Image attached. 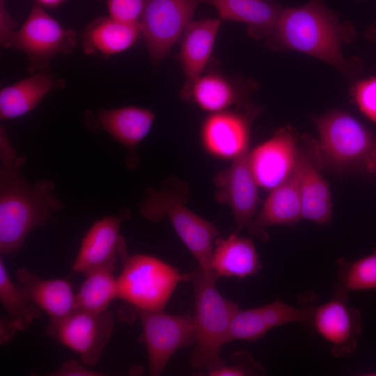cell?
Returning <instances> with one entry per match:
<instances>
[{"label": "cell", "instance_id": "1", "mask_svg": "<svg viewBox=\"0 0 376 376\" xmlns=\"http://www.w3.org/2000/svg\"><path fill=\"white\" fill-rule=\"evenodd\" d=\"M0 253L13 254L35 228L45 226L63 208L54 192V182L41 180L33 185L21 169L26 159L12 147L3 127L0 128Z\"/></svg>", "mask_w": 376, "mask_h": 376}, {"label": "cell", "instance_id": "2", "mask_svg": "<svg viewBox=\"0 0 376 376\" xmlns=\"http://www.w3.org/2000/svg\"><path fill=\"white\" fill-rule=\"evenodd\" d=\"M219 277L211 271L207 274L198 267L189 273L188 281L193 288L195 342L190 363L207 373L225 364L220 352L227 338L232 320L240 310L238 304L225 298L218 291Z\"/></svg>", "mask_w": 376, "mask_h": 376}, {"label": "cell", "instance_id": "3", "mask_svg": "<svg viewBox=\"0 0 376 376\" xmlns=\"http://www.w3.org/2000/svg\"><path fill=\"white\" fill-rule=\"evenodd\" d=\"M332 13L320 0L283 9L275 34L285 47L322 59L343 69L341 35Z\"/></svg>", "mask_w": 376, "mask_h": 376}, {"label": "cell", "instance_id": "4", "mask_svg": "<svg viewBox=\"0 0 376 376\" xmlns=\"http://www.w3.org/2000/svg\"><path fill=\"white\" fill-rule=\"evenodd\" d=\"M187 189L164 187L148 189L139 204L141 215L152 222L167 217L176 233L196 258L203 272H211L210 260L215 240L220 236L218 228L198 216L185 204Z\"/></svg>", "mask_w": 376, "mask_h": 376}, {"label": "cell", "instance_id": "5", "mask_svg": "<svg viewBox=\"0 0 376 376\" xmlns=\"http://www.w3.org/2000/svg\"><path fill=\"white\" fill-rule=\"evenodd\" d=\"M119 257L123 268L117 277L118 298L137 310L164 311L178 283L189 278V273L182 274L155 256H129L125 244Z\"/></svg>", "mask_w": 376, "mask_h": 376}, {"label": "cell", "instance_id": "6", "mask_svg": "<svg viewBox=\"0 0 376 376\" xmlns=\"http://www.w3.org/2000/svg\"><path fill=\"white\" fill-rule=\"evenodd\" d=\"M315 125L320 137L317 152L321 160L336 168L367 169L376 139L360 122L334 111L318 118Z\"/></svg>", "mask_w": 376, "mask_h": 376}, {"label": "cell", "instance_id": "7", "mask_svg": "<svg viewBox=\"0 0 376 376\" xmlns=\"http://www.w3.org/2000/svg\"><path fill=\"white\" fill-rule=\"evenodd\" d=\"M0 38L4 47L26 54L32 71L46 68L50 60L60 54L71 53L77 44L75 31L61 26L37 3H33L19 30Z\"/></svg>", "mask_w": 376, "mask_h": 376}, {"label": "cell", "instance_id": "8", "mask_svg": "<svg viewBox=\"0 0 376 376\" xmlns=\"http://www.w3.org/2000/svg\"><path fill=\"white\" fill-rule=\"evenodd\" d=\"M114 327V316L109 310L93 313L75 308L63 318L49 320L48 336L76 352L85 365L100 359Z\"/></svg>", "mask_w": 376, "mask_h": 376}, {"label": "cell", "instance_id": "9", "mask_svg": "<svg viewBox=\"0 0 376 376\" xmlns=\"http://www.w3.org/2000/svg\"><path fill=\"white\" fill-rule=\"evenodd\" d=\"M142 326L149 373L160 375L173 354L194 344L196 327L190 313L171 315L163 311L137 310Z\"/></svg>", "mask_w": 376, "mask_h": 376}, {"label": "cell", "instance_id": "10", "mask_svg": "<svg viewBox=\"0 0 376 376\" xmlns=\"http://www.w3.org/2000/svg\"><path fill=\"white\" fill-rule=\"evenodd\" d=\"M200 3L203 0H146L140 26L152 63L169 55L193 20Z\"/></svg>", "mask_w": 376, "mask_h": 376}, {"label": "cell", "instance_id": "11", "mask_svg": "<svg viewBox=\"0 0 376 376\" xmlns=\"http://www.w3.org/2000/svg\"><path fill=\"white\" fill-rule=\"evenodd\" d=\"M348 292L337 285L331 299L314 308L311 318L317 332L330 344L331 353L337 357L353 353L362 332L361 313L348 306Z\"/></svg>", "mask_w": 376, "mask_h": 376}, {"label": "cell", "instance_id": "12", "mask_svg": "<svg viewBox=\"0 0 376 376\" xmlns=\"http://www.w3.org/2000/svg\"><path fill=\"white\" fill-rule=\"evenodd\" d=\"M249 150L232 160L230 166L212 179L215 201L229 206L235 221V233L249 228L256 217L258 185L249 162Z\"/></svg>", "mask_w": 376, "mask_h": 376}, {"label": "cell", "instance_id": "13", "mask_svg": "<svg viewBox=\"0 0 376 376\" xmlns=\"http://www.w3.org/2000/svg\"><path fill=\"white\" fill-rule=\"evenodd\" d=\"M300 150L297 136L281 128L249 152V162L259 187L271 190L284 181L294 169Z\"/></svg>", "mask_w": 376, "mask_h": 376}, {"label": "cell", "instance_id": "14", "mask_svg": "<svg viewBox=\"0 0 376 376\" xmlns=\"http://www.w3.org/2000/svg\"><path fill=\"white\" fill-rule=\"evenodd\" d=\"M248 114L233 109L210 113L200 130L203 149L215 158L231 161L249 150Z\"/></svg>", "mask_w": 376, "mask_h": 376}, {"label": "cell", "instance_id": "15", "mask_svg": "<svg viewBox=\"0 0 376 376\" xmlns=\"http://www.w3.org/2000/svg\"><path fill=\"white\" fill-rule=\"evenodd\" d=\"M301 173L302 154L299 151L292 172L284 181L270 190L247 230L250 234L267 240V228L276 225L294 226L302 218Z\"/></svg>", "mask_w": 376, "mask_h": 376}, {"label": "cell", "instance_id": "16", "mask_svg": "<svg viewBox=\"0 0 376 376\" xmlns=\"http://www.w3.org/2000/svg\"><path fill=\"white\" fill-rule=\"evenodd\" d=\"M313 309L296 308L279 299L256 308L240 309L232 320L227 343L254 341L276 327L292 322L308 323Z\"/></svg>", "mask_w": 376, "mask_h": 376}, {"label": "cell", "instance_id": "17", "mask_svg": "<svg viewBox=\"0 0 376 376\" xmlns=\"http://www.w3.org/2000/svg\"><path fill=\"white\" fill-rule=\"evenodd\" d=\"M221 23L217 18L192 20L180 40V50L175 57L185 75L180 96L187 102L192 85L210 61Z\"/></svg>", "mask_w": 376, "mask_h": 376}, {"label": "cell", "instance_id": "18", "mask_svg": "<svg viewBox=\"0 0 376 376\" xmlns=\"http://www.w3.org/2000/svg\"><path fill=\"white\" fill-rule=\"evenodd\" d=\"M122 219L107 216L95 221L83 237L72 266L73 272L84 275L108 265H116L121 247L125 244L120 234Z\"/></svg>", "mask_w": 376, "mask_h": 376}, {"label": "cell", "instance_id": "19", "mask_svg": "<svg viewBox=\"0 0 376 376\" xmlns=\"http://www.w3.org/2000/svg\"><path fill=\"white\" fill-rule=\"evenodd\" d=\"M22 289L51 320L64 318L75 309V294L71 283L61 279H44L23 267L16 270Z\"/></svg>", "mask_w": 376, "mask_h": 376}, {"label": "cell", "instance_id": "20", "mask_svg": "<svg viewBox=\"0 0 376 376\" xmlns=\"http://www.w3.org/2000/svg\"><path fill=\"white\" fill-rule=\"evenodd\" d=\"M212 5L224 21L247 25L249 34L256 38L274 33L283 9L265 0H203Z\"/></svg>", "mask_w": 376, "mask_h": 376}, {"label": "cell", "instance_id": "21", "mask_svg": "<svg viewBox=\"0 0 376 376\" xmlns=\"http://www.w3.org/2000/svg\"><path fill=\"white\" fill-rule=\"evenodd\" d=\"M262 269L253 241L233 233L226 238L218 237L214 244L210 269L220 276L243 279Z\"/></svg>", "mask_w": 376, "mask_h": 376}, {"label": "cell", "instance_id": "22", "mask_svg": "<svg viewBox=\"0 0 376 376\" xmlns=\"http://www.w3.org/2000/svg\"><path fill=\"white\" fill-rule=\"evenodd\" d=\"M97 117L100 126L128 149L132 158L136 157V147L149 134L155 114L148 109L127 106L102 109Z\"/></svg>", "mask_w": 376, "mask_h": 376}, {"label": "cell", "instance_id": "23", "mask_svg": "<svg viewBox=\"0 0 376 376\" xmlns=\"http://www.w3.org/2000/svg\"><path fill=\"white\" fill-rule=\"evenodd\" d=\"M142 37L140 24L118 21L111 17L95 19L86 27L83 48L86 54L108 58L132 47Z\"/></svg>", "mask_w": 376, "mask_h": 376}, {"label": "cell", "instance_id": "24", "mask_svg": "<svg viewBox=\"0 0 376 376\" xmlns=\"http://www.w3.org/2000/svg\"><path fill=\"white\" fill-rule=\"evenodd\" d=\"M58 81L46 71H40L0 91V118L22 116L34 109Z\"/></svg>", "mask_w": 376, "mask_h": 376}, {"label": "cell", "instance_id": "25", "mask_svg": "<svg viewBox=\"0 0 376 376\" xmlns=\"http://www.w3.org/2000/svg\"><path fill=\"white\" fill-rule=\"evenodd\" d=\"M301 197L302 218L317 224H328L332 217V203L328 182L320 174L311 155L301 151Z\"/></svg>", "mask_w": 376, "mask_h": 376}, {"label": "cell", "instance_id": "26", "mask_svg": "<svg viewBox=\"0 0 376 376\" xmlns=\"http://www.w3.org/2000/svg\"><path fill=\"white\" fill-rule=\"evenodd\" d=\"M187 102L210 113L241 107L240 95L234 81L214 70L203 72L194 81Z\"/></svg>", "mask_w": 376, "mask_h": 376}, {"label": "cell", "instance_id": "27", "mask_svg": "<svg viewBox=\"0 0 376 376\" xmlns=\"http://www.w3.org/2000/svg\"><path fill=\"white\" fill-rule=\"evenodd\" d=\"M115 265H104L84 274L85 279L75 294V308L99 313L108 310L118 298Z\"/></svg>", "mask_w": 376, "mask_h": 376}, {"label": "cell", "instance_id": "28", "mask_svg": "<svg viewBox=\"0 0 376 376\" xmlns=\"http://www.w3.org/2000/svg\"><path fill=\"white\" fill-rule=\"evenodd\" d=\"M0 301L7 319L17 331L26 329L40 315V308L24 293L19 284L13 282L2 256L0 258Z\"/></svg>", "mask_w": 376, "mask_h": 376}, {"label": "cell", "instance_id": "29", "mask_svg": "<svg viewBox=\"0 0 376 376\" xmlns=\"http://www.w3.org/2000/svg\"><path fill=\"white\" fill-rule=\"evenodd\" d=\"M337 276L348 291L376 288V246L372 253L354 261L340 258L337 261Z\"/></svg>", "mask_w": 376, "mask_h": 376}, {"label": "cell", "instance_id": "30", "mask_svg": "<svg viewBox=\"0 0 376 376\" xmlns=\"http://www.w3.org/2000/svg\"><path fill=\"white\" fill-rule=\"evenodd\" d=\"M233 364H226L208 373L210 376H240L260 375L264 371L260 365L246 352H239L233 356Z\"/></svg>", "mask_w": 376, "mask_h": 376}, {"label": "cell", "instance_id": "31", "mask_svg": "<svg viewBox=\"0 0 376 376\" xmlns=\"http://www.w3.org/2000/svg\"><path fill=\"white\" fill-rule=\"evenodd\" d=\"M109 17L125 23L140 24L146 0H106Z\"/></svg>", "mask_w": 376, "mask_h": 376}, {"label": "cell", "instance_id": "32", "mask_svg": "<svg viewBox=\"0 0 376 376\" xmlns=\"http://www.w3.org/2000/svg\"><path fill=\"white\" fill-rule=\"evenodd\" d=\"M354 97L360 111L376 123V77L359 81L354 89Z\"/></svg>", "mask_w": 376, "mask_h": 376}, {"label": "cell", "instance_id": "33", "mask_svg": "<svg viewBox=\"0 0 376 376\" xmlns=\"http://www.w3.org/2000/svg\"><path fill=\"white\" fill-rule=\"evenodd\" d=\"M49 375L52 376H100L102 374L82 366L75 359L64 362L61 366Z\"/></svg>", "mask_w": 376, "mask_h": 376}, {"label": "cell", "instance_id": "34", "mask_svg": "<svg viewBox=\"0 0 376 376\" xmlns=\"http://www.w3.org/2000/svg\"><path fill=\"white\" fill-rule=\"evenodd\" d=\"M0 340L1 344H5L10 341L17 331L6 318H1L0 323Z\"/></svg>", "mask_w": 376, "mask_h": 376}, {"label": "cell", "instance_id": "35", "mask_svg": "<svg viewBox=\"0 0 376 376\" xmlns=\"http://www.w3.org/2000/svg\"><path fill=\"white\" fill-rule=\"evenodd\" d=\"M65 0H36V3L41 6H46L49 8H54L61 5Z\"/></svg>", "mask_w": 376, "mask_h": 376}, {"label": "cell", "instance_id": "36", "mask_svg": "<svg viewBox=\"0 0 376 376\" xmlns=\"http://www.w3.org/2000/svg\"><path fill=\"white\" fill-rule=\"evenodd\" d=\"M366 170L376 173V148L370 156Z\"/></svg>", "mask_w": 376, "mask_h": 376}, {"label": "cell", "instance_id": "37", "mask_svg": "<svg viewBox=\"0 0 376 376\" xmlns=\"http://www.w3.org/2000/svg\"><path fill=\"white\" fill-rule=\"evenodd\" d=\"M5 0H0V12H3L7 10L4 5Z\"/></svg>", "mask_w": 376, "mask_h": 376}, {"label": "cell", "instance_id": "38", "mask_svg": "<svg viewBox=\"0 0 376 376\" xmlns=\"http://www.w3.org/2000/svg\"><path fill=\"white\" fill-rule=\"evenodd\" d=\"M265 1H266V0H265Z\"/></svg>", "mask_w": 376, "mask_h": 376}]
</instances>
